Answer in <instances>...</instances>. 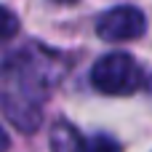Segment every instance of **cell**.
<instances>
[{
  "mask_svg": "<svg viewBox=\"0 0 152 152\" xmlns=\"http://www.w3.org/2000/svg\"><path fill=\"white\" fill-rule=\"evenodd\" d=\"M48 80L37 61H27L24 56L11 59L0 77V102L13 126L21 131H35L43 118V99H45Z\"/></svg>",
  "mask_w": 152,
  "mask_h": 152,
  "instance_id": "cell-1",
  "label": "cell"
},
{
  "mask_svg": "<svg viewBox=\"0 0 152 152\" xmlns=\"http://www.w3.org/2000/svg\"><path fill=\"white\" fill-rule=\"evenodd\" d=\"M91 83L107 96H128L144 86V72L131 53H107L91 69Z\"/></svg>",
  "mask_w": 152,
  "mask_h": 152,
  "instance_id": "cell-2",
  "label": "cell"
},
{
  "mask_svg": "<svg viewBox=\"0 0 152 152\" xmlns=\"http://www.w3.org/2000/svg\"><path fill=\"white\" fill-rule=\"evenodd\" d=\"M144 29H147V19L134 5H115L107 13H102L96 21V35L107 43L136 40L144 35Z\"/></svg>",
  "mask_w": 152,
  "mask_h": 152,
  "instance_id": "cell-3",
  "label": "cell"
},
{
  "mask_svg": "<svg viewBox=\"0 0 152 152\" xmlns=\"http://www.w3.org/2000/svg\"><path fill=\"white\" fill-rule=\"evenodd\" d=\"M51 152H86V139L67 120H59L51 128Z\"/></svg>",
  "mask_w": 152,
  "mask_h": 152,
  "instance_id": "cell-4",
  "label": "cell"
},
{
  "mask_svg": "<svg viewBox=\"0 0 152 152\" xmlns=\"http://www.w3.org/2000/svg\"><path fill=\"white\" fill-rule=\"evenodd\" d=\"M86 152H123L120 144L107 134H94L86 139Z\"/></svg>",
  "mask_w": 152,
  "mask_h": 152,
  "instance_id": "cell-5",
  "label": "cell"
},
{
  "mask_svg": "<svg viewBox=\"0 0 152 152\" xmlns=\"http://www.w3.org/2000/svg\"><path fill=\"white\" fill-rule=\"evenodd\" d=\"M19 32V19L13 11H8L5 5H0V40H11Z\"/></svg>",
  "mask_w": 152,
  "mask_h": 152,
  "instance_id": "cell-6",
  "label": "cell"
},
{
  "mask_svg": "<svg viewBox=\"0 0 152 152\" xmlns=\"http://www.w3.org/2000/svg\"><path fill=\"white\" fill-rule=\"evenodd\" d=\"M8 144H11V139H8V134H5V128L0 126V152L8 150Z\"/></svg>",
  "mask_w": 152,
  "mask_h": 152,
  "instance_id": "cell-7",
  "label": "cell"
},
{
  "mask_svg": "<svg viewBox=\"0 0 152 152\" xmlns=\"http://www.w3.org/2000/svg\"><path fill=\"white\" fill-rule=\"evenodd\" d=\"M56 3H77V0H56Z\"/></svg>",
  "mask_w": 152,
  "mask_h": 152,
  "instance_id": "cell-8",
  "label": "cell"
}]
</instances>
